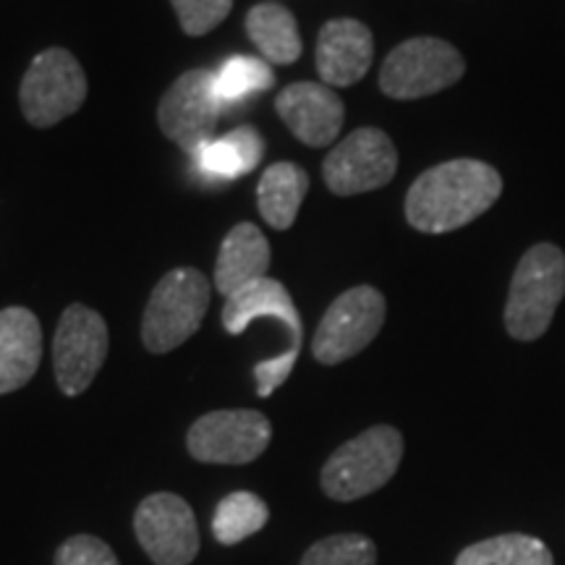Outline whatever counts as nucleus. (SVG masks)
<instances>
[{
  "instance_id": "f257e3e1",
  "label": "nucleus",
  "mask_w": 565,
  "mask_h": 565,
  "mask_svg": "<svg viewBox=\"0 0 565 565\" xmlns=\"http://www.w3.org/2000/svg\"><path fill=\"white\" fill-rule=\"evenodd\" d=\"M503 194V175L490 162L458 158L424 171L406 194V221L422 233H450L475 223Z\"/></svg>"
},
{
  "instance_id": "f03ea898",
  "label": "nucleus",
  "mask_w": 565,
  "mask_h": 565,
  "mask_svg": "<svg viewBox=\"0 0 565 565\" xmlns=\"http://www.w3.org/2000/svg\"><path fill=\"white\" fill-rule=\"evenodd\" d=\"M565 296V254L561 246L534 244L515 265L505 299V330L521 343L542 338Z\"/></svg>"
},
{
  "instance_id": "7ed1b4c3",
  "label": "nucleus",
  "mask_w": 565,
  "mask_h": 565,
  "mask_svg": "<svg viewBox=\"0 0 565 565\" xmlns=\"http://www.w3.org/2000/svg\"><path fill=\"white\" fill-rule=\"evenodd\" d=\"M404 458V435L391 424L364 429L343 443L322 466V492L338 503H353L385 487Z\"/></svg>"
},
{
  "instance_id": "20e7f679",
  "label": "nucleus",
  "mask_w": 565,
  "mask_h": 565,
  "mask_svg": "<svg viewBox=\"0 0 565 565\" xmlns=\"http://www.w3.org/2000/svg\"><path fill=\"white\" fill-rule=\"evenodd\" d=\"M210 280L194 267L168 273L150 296L141 320L147 351L168 353L186 343L202 328L210 307Z\"/></svg>"
},
{
  "instance_id": "39448f33",
  "label": "nucleus",
  "mask_w": 565,
  "mask_h": 565,
  "mask_svg": "<svg viewBox=\"0 0 565 565\" xmlns=\"http://www.w3.org/2000/svg\"><path fill=\"white\" fill-rule=\"evenodd\" d=\"M466 74L463 55L440 38H412L393 47L380 68V89L393 100H419L454 87Z\"/></svg>"
},
{
  "instance_id": "423d86ee",
  "label": "nucleus",
  "mask_w": 565,
  "mask_h": 565,
  "mask_svg": "<svg viewBox=\"0 0 565 565\" xmlns=\"http://www.w3.org/2000/svg\"><path fill=\"white\" fill-rule=\"evenodd\" d=\"M385 296L372 286H356L338 296L317 324L312 338L315 359L335 366L362 353L385 324Z\"/></svg>"
},
{
  "instance_id": "0eeeda50",
  "label": "nucleus",
  "mask_w": 565,
  "mask_h": 565,
  "mask_svg": "<svg viewBox=\"0 0 565 565\" xmlns=\"http://www.w3.org/2000/svg\"><path fill=\"white\" fill-rule=\"evenodd\" d=\"M87 100V76L79 61L63 47L42 51L26 68L19 89L21 113L38 129H51Z\"/></svg>"
},
{
  "instance_id": "6e6552de",
  "label": "nucleus",
  "mask_w": 565,
  "mask_h": 565,
  "mask_svg": "<svg viewBox=\"0 0 565 565\" xmlns=\"http://www.w3.org/2000/svg\"><path fill=\"white\" fill-rule=\"evenodd\" d=\"M273 437L270 419L254 408L210 412L189 427L186 448L202 463L242 466L267 450Z\"/></svg>"
},
{
  "instance_id": "1a4fd4ad",
  "label": "nucleus",
  "mask_w": 565,
  "mask_h": 565,
  "mask_svg": "<svg viewBox=\"0 0 565 565\" xmlns=\"http://www.w3.org/2000/svg\"><path fill=\"white\" fill-rule=\"evenodd\" d=\"M108 324L95 309L71 303L53 338V370L66 395H82L108 359Z\"/></svg>"
},
{
  "instance_id": "9d476101",
  "label": "nucleus",
  "mask_w": 565,
  "mask_h": 565,
  "mask_svg": "<svg viewBox=\"0 0 565 565\" xmlns=\"http://www.w3.org/2000/svg\"><path fill=\"white\" fill-rule=\"evenodd\" d=\"M398 171V152L383 129L364 126L338 141L324 158L322 175L328 189L338 196L366 194L383 189Z\"/></svg>"
},
{
  "instance_id": "9b49d317",
  "label": "nucleus",
  "mask_w": 565,
  "mask_h": 565,
  "mask_svg": "<svg viewBox=\"0 0 565 565\" xmlns=\"http://www.w3.org/2000/svg\"><path fill=\"white\" fill-rule=\"evenodd\" d=\"M223 100L217 95V76L210 71H186L162 95L158 108V124L168 139L181 150L194 154L210 145L221 118Z\"/></svg>"
},
{
  "instance_id": "f8f14e48",
  "label": "nucleus",
  "mask_w": 565,
  "mask_h": 565,
  "mask_svg": "<svg viewBox=\"0 0 565 565\" xmlns=\"http://www.w3.org/2000/svg\"><path fill=\"white\" fill-rule=\"evenodd\" d=\"M134 532L154 565H189L200 555V526L186 500L154 492L134 513Z\"/></svg>"
},
{
  "instance_id": "ddd939ff",
  "label": "nucleus",
  "mask_w": 565,
  "mask_h": 565,
  "mask_svg": "<svg viewBox=\"0 0 565 565\" xmlns=\"http://www.w3.org/2000/svg\"><path fill=\"white\" fill-rule=\"evenodd\" d=\"M275 110L288 129L307 147H328L338 139L345 121V105L333 87L315 82H296L275 100Z\"/></svg>"
},
{
  "instance_id": "4468645a",
  "label": "nucleus",
  "mask_w": 565,
  "mask_h": 565,
  "mask_svg": "<svg viewBox=\"0 0 565 565\" xmlns=\"http://www.w3.org/2000/svg\"><path fill=\"white\" fill-rule=\"evenodd\" d=\"M374 40L356 19H333L317 38V71L328 87H353L370 74Z\"/></svg>"
},
{
  "instance_id": "2eb2a0df",
  "label": "nucleus",
  "mask_w": 565,
  "mask_h": 565,
  "mask_svg": "<svg viewBox=\"0 0 565 565\" xmlns=\"http://www.w3.org/2000/svg\"><path fill=\"white\" fill-rule=\"evenodd\" d=\"M259 317H275L286 324L288 335H291V351H301L303 341V328H301V315L296 309L291 294L286 291V286L273 278H263L252 286H246L244 291L233 294L225 299L223 307V328L231 335H242L246 328Z\"/></svg>"
},
{
  "instance_id": "dca6fc26",
  "label": "nucleus",
  "mask_w": 565,
  "mask_h": 565,
  "mask_svg": "<svg viewBox=\"0 0 565 565\" xmlns=\"http://www.w3.org/2000/svg\"><path fill=\"white\" fill-rule=\"evenodd\" d=\"M42 359V328L30 309L0 312V395L24 387Z\"/></svg>"
},
{
  "instance_id": "f3484780",
  "label": "nucleus",
  "mask_w": 565,
  "mask_h": 565,
  "mask_svg": "<svg viewBox=\"0 0 565 565\" xmlns=\"http://www.w3.org/2000/svg\"><path fill=\"white\" fill-rule=\"evenodd\" d=\"M267 267H270V244L263 231L252 223H238L223 238L215 267V288L228 299L252 282L267 278Z\"/></svg>"
},
{
  "instance_id": "a211bd4d",
  "label": "nucleus",
  "mask_w": 565,
  "mask_h": 565,
  "mask_svg": "<svg viewBox=\"0 0 565 565\" xmlns=\"http://www.w3.org/2000/svg\"><path fill=\"white\" fill-rule=\"evenodd\" d=\"M309 192V175L296 162H275L259 179V212L275 231H288L296 223L303 196Z\"/></svg>"
},
{
  "instance_id": "6ab92c4d",
  "label": "nucleus",
  "mask_w": 565,
  "mask_h": 565,
  "mask_svg": "<svg viewBox=\"0 0 565 565\" xmlns=\"http://www.w3.org/2000/svg\"><path fill=\"white\" fill-rule=\"evenodd\" d=\"M263 154L265 141L259 137V131L252 129V126H242V129L225 134L223 139H212L210 145H204L194 154V160L202 168V173L212 175V179L233 181L238 175L254 171Z\"/></svg>"
},
{
  "instance_id": "aec40b11",
  "label": "nucleus",
  "mask_w": 565,
  "mask_h": 565,
  "mask_svg": "<svg viewBox=\"0 0 565 565\" xmlns=\"http://www.w3.org/2000/svg\"><path fill=\"white\" fill-rule=\"evenodd\" d=\"M246 32H249L257 51L265 55V61L278 63V66H288V63L299 61L303 47L299 24H296L294 13L282 9V6H254L249 17H246Z\"/></svg>"
},
{
  "instance_id": "412c9836",
  "label": "nucleus",
  "mask_w": 565,
  "mask_h": 565,
  "mask_svg": "<svg viewBox=\"0 0 565 565\" xmlns=\"http://www.w3.org/2000/svg\"><path fill=\"white\" fill-rule=\"evenodd\" d=\"M456 565H555L542 540L529 534H500L461 550Z\"/></svg>"
},
{
  "instance_id": "4be33fe9",
  "label": "nucleus",
  "mask_w": 565,
  "mask_h": 565,
  "mask_svg": "<svg viewBox=\"0 0 565 565\" xmlns=\"http://www.w3.org/2000/svg\"><path fill=\"white\" fill-rule=\"evenodd\" d=\"M270 521V508L254 492H231L217 503L212 515V534L221 545H238L252 534L263 532Z\"/></svg>"
},
{
  "instance_id": "5701e85b",
  "label": "nucleus",
  "mask_w": 565,
  "mask_h": 565,
  "mask_svg": "<svg viewBox=\"0 0 565 565\" xmlns=\"http://www.w3.org/2000/svg\"><path fill=\"white\" fill-rule=\"evenodd\" d=\"M217 95L223 103H236L254 92L270 89L275 84L273 68L265 61L249 58V55H233L217 71Z\"/></svg>"
},
{
  "instance_id": "b1692460",
  "label": "nucleus",
  "mask_w": 565,
  "mask_h": 565,
  "mask_svg": "<svg viewBox=\"0 0 565 565\" xmlns=\"http://www.w3.org/2000/svg\"><path fill=\"white\" fill-rule=\"evenodd\" d=\"M299 565H377V547L364 534H333L315 542Z\"/></svg>"
},
{
  "instance_id": "393cba45",
  "label": "nucleus",
  "mask_w": 565,
  "mask_h": 565,
  "mask_svg": "<svg viewBox=\"0 0 565 565\" xmlns=\"http://www.w3.org/2000/svg\"><path fill=\"white\" fill-rule=\"evenodd\" d=\"M171 3L183 32L192 38H202L215 30L233 9V0H171Z\"/></svg>"
},
{
  "instance_id": "a878e982",
  "label": "nucleus",
  "mask_w": 565,
  "mask_h": 565,
  "mask_svg": "<svg viewBox=\"0 0 565 565\" xmlns=\"http://www.w3.org/2000/svg\"><path fill=\"white\" fill-rule=\"evenodd\" d=\"M55 565H121L108 542L92 534L68 536L55 553Z\"/></svg>"
},
{
  "instance_id": "bb28decb",
  "label": "nucleus",
  "mask_w": 565,
  "mask_h": 565,
  "mask_svg": "<svg viewBox=\"0 0 565 565\" xmlns=\"http://www.w3.org/2000/svg\"><path fill=\"white\" fill-rule=\"evenodd\" d=\"M296 359H299V353L288 349V351H282L280 356L267 359V362H259L257 366H254V380H257L259 398H270V395L278 391V387L286 383L288 377H291Z\"/></svg>"
}]
</instances>
